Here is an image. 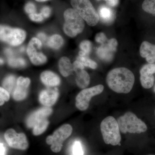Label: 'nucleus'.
I'll return each instance as SVG.
<instances>
[{"mask_svg":"<svg viewBox=\"0 0 155 155\" xmlns=\"http://www.w3.org/2000/svg\"><path fill=\"white\" fill-rule=\"evenodd\" d=\"M109 87L117 93L127 94L133 88L135 77L133 72L125 67L111 70L107 76Z\"/></svg>","mask_w":155,"mask_h":155,"instance_id":"nucleus-1","label":"nucleus"},{"mask_svg":"<svg viewBox=\"0 0 155 155\" xmlns=\"http://www.w3.org/2000/svg\"><path fill=\"white\" fill-rule=\"evenodd\" d=\"M119 129L122 133L140 134L147 131V125L135 114L127 112L117 120Z\"/></svg>","mask_w":155,"mask_h":155,"instance_id":"nucleus-2","label":"nucleus"},{"mask_svg":"<svg viewBox=\"0 0 155 155\" xmlns=\"http://www.w3.org/2000/svg\"><path fill=\"white\" fill-rule=\"evenodd\" d=\"M101 130L106 144L120 145V130L118 122L114 117L108 116L103 120L101 124Z\"/></svg>","mask_w":155,"mask_h":155,"instance_id":"nucleus-3","label":"nucleus"},{"mask_svg":"<svg viewBox=\"0 0 155 155\" xmlns=\"http://www.w3.org/2000/svg\"><path fill=\"white\" fill-rule=\"evenodd\" d=\"M73 9L88 25L94 26L99 21L100 17L89 0H71Z\"/></svg>","mask_w":155,"mask_h":155,"instance_id":"nucleus-4","label":"nucleus"},{"mask_svg":"<svg viewBox=\"0 0 155 155\" xmlns=\"http://www.w3.org/2000/svg\"><path fill=\"white\" fill-rule=\"evenodd\" d=\"M64 30L67 35L75 37L83 31L84 21L74 9H67L64 12Z\"/></svg>","mask_w":155,"mask_h":155,"instance_id":"nucleus-5","label":"nucleus"},{"mask_svg":"<svg viewBox=\"0 0 155 155\" xmlns=\"http://www.w3.org/2000/svg\"><path fill=\"white\" fill-rule=\"evenodd\" d=\"M26 36V32L21 28L0 25V41L13 46H17L23 42Z\"/></svg>","mask_w":155,"mask_h":155,"instance_id":"nucleus-6","label":"nucleus"},{"mask_svg":"<svg viewBox=\"0 0 155 155\" xmlns=\"http://www.w3.org/2000/svg\"><path fill=\"white\" fill-rule=\"evenodd\" d=\"M72 130L71 125L64 124L57 129L52 135L47 137V143L51 145V150L53 152L57 153L61 151L63 143L71 135Z\"/></svg>","mask_w":155,"mask_h":155,"instance_id":"nucleus-7","label":"nucleus"},{"mask_svg":"<svg viewBox=\"0 0 155 155\" xmlns=\"http://www.w3.org/2000/svg\"><path fill=\"white\" fill-rule=\"evenodd\" d=\"M104 90L102 84L84 89L80 91L75 98V106L81 111L86 110L88 108L92 97L101 94Z\"/></svg>","mask_w":155,"mask_h":155,"instance_id":"nucleus-8","label":"nucleus"},{"mask_svg":"<svg viewBox=\"0 0 155 155\" xmlns=\"http://www.w3.org/2000/svg\"><path fill=\"white\" fill-rule=\"evenodd\" d=\"M41 47V41L36 38H31L28 43L27 53L31 62L34 65H42L47 61V57L40 51Z\"/></svg>","mask_w":155,"mask_h":155,"instance_id":"nucleus-9","label":"nucleus"},{"mask_svg":"<svg viewBox=\"0 0 155 155\" xmlns=\"http://www.w3.org/2000/svg\"><path fill=\"white\" fill-rule=\"evenodd\" d=\"M5 138L9 146L16 149L25 150L28 147L27 137L24 133H17L13 129H9L5 134Z\"/></svg>","mask_w":155,"mask_h":155,"instance_id":"nucleus-10","label":"nucleus"},{"mask_svg":"<svg viewBox=\"0 0 155 155\" xmlns=\"http://www.w3.org/2000/svg\"><path fill=\"white\" fill-rule=\"evenodd\" d=\"M140 73L142 86L146 89L151 88L154 83L155 78L153 74L155 73V64L145 65L140 69Z\"/></svg>","mask_w":155,"mask_h":155,"instance_id":"nucleus-11","label":"nucleus"},{"mask_svg":"<svg viewBox=\"0 0 155 155\" xmlns=\"http://www.w3.org/2000/svg\"><path fill=\"white\" fill-rule=\"evenodd\" d=\"M30 80L28 78L20 76L18 78L16 85L13 92V98L16 101H21L25 99L28 94V87Z\"/></svg>","mask_w":155,"mask_h":155,"instance_id":"nucleus-12","label":"nucleus"},{"mask_svg":"<svg viewBox=\"0 0 155 155\" xmlns=\"http://www.w3.org/2000/svg\"><path fill=\"white\" fill-rule=\"evenodd\" d=\"M59 94V91L57 87H49L42 91L40 94L39 100L42 105L50 107L55 104Z\"/></svg>","mask_w":155,"mask_h":155,"instance_id":"nucleus-13","label":"nucleus"},{"mask_svg":"<svg viewBox=\"0 0 155 155\" xmlns=\"http://www.w3.org/2000/svg\"><path fill=\"white\" fill-rule=\"evenodd\" d=\"M52 113V109L50 107H45L35 111L28 116L26 125L28 127L33 128L35 124L45 119H47Z\"/></svg>","mask_w":155,"mask_h":155,"instance_id":"nucleus-14","label":"nucleus"},{"mask_svg":"<svg viewBox=\"0 0 155 155\" xmlns=\"http://www.w3.org/2000/svg\"><path fill=\"white\" fill-rule=\"evenodd\" d=\"M140 56L145 58L149 64H153L155 62V45L149 42L144 41L142 43L140 49Z\"/></svg>","mask_w":155,"mask_h":155,"instance_id":"nucleus-15","label":"nucleus"},{"mask_svg":"<svg viewBox=\"0 0 155 155\" xmlns=\"http://www.w3.org/2000/svg\"><path fill=\"white\" fill-rule=\"evenodd\" d=\"M40 78L42 82L48 87H55L60 85L61 82L59 76L51 71L42 72Z\"/></svg>","mask_w":155,"mask_h":155,"instance_id":"nucleus-16","label":"nucleus"},{"mask_svg":"<svg viewBox=\"0 0 155 155\" xmlns=\"http://www.w3.org/2000/svg\"><path fill=\"white\" fill-rule=\"evenodd\" d=\"M116 50L111 47L107 42L98 48L97 54L100 59L103 61H110L114 57V53Z\"/></svg>","mask_w":155,"mask_h":155,"instance_id":"nucleus-17","label":"nucleus"},{"mask_svg":"<svg viewBox=\"0 0 155 155\" xmlns=\"http://www.w3.org/2000/svg\"><path fill=\"white\" fill-rule=\"evenodd\" d=\"M59 69L61 75L68 77L73 70V66L70 60L67 57H62L59 62Z\"/></svg>","mask_w":155,"mask_h":155,"instance_id":"nucleus-18","label":"nucleus"},{"mask_svg":"<svg viewBox=\"0 0 155 155\" xmlns=\"http://www.w3.org/2000/svg\"><path fill=\"white\" fill-rule=\"evenodd\" d=\"M98 11L101 21L104 23L110 24L114 21V12L110 8L105 6H101Z\"/></svg>","mask_w":155,"mask_h":155,"instance_id":"nucleus-19","label":"nucleus"},{"mask_svg":"<svg viewBox=\"0 0 155 155\" xmlns=\"http://www.w3.org/2000/svg\"><path fill=\"white\" fill-rule=\"evenodd\" d=\"M76 73L75 81L78 86L81 89L85 88L88 86L90 82V77L88 73L84 69H82Z\"/></svg>","mask_w":155,"mask_h":155,"instance_id":"nucleus-20","label":"nucleus"},{"mask_svg":"<svg viewBox=\"0 0 155 155\" xmlns=\"http://www.w3.org/2000/svg\"><path fill=\"white\" fill-rule=\"evenodd\" d=\"M64 39L60 35L55 34L50 37L47 41V45L54 49L58 50L63 46Z\"/></svg>","mask_w":155,"mask_h":155,"instance_id":"nucleus-21","label":"nucleus"},{"mask_svg":"<svg viewBox=\"0 0 155 155\" xmlns=\"http://www.w3.org/2000/svg\"><path fill=\"white\" fill-rule=\"evenodd\" d=\"M16 79L13 75H9L3 81V88L5 89L9 93H12L14 91L16 85Z\"/></svg>","mask_w":155,"mask_h":155,"instance_id":"nucleus-22","label":"nucleus"},{"mask_svg":"<svg viewBox=\"0 0 155 155\" xmlns=\"http://www.w3.org/2000/svg\"><path fill=\"white\" fill-rule=\"evenodd\" d=\"M49 125V121L48 118L45 119L37 122L33 127L34 135H41L45 131Z\"/></svg>","mask_w":155,"mask_h":155,"instance_id":"nucleus-23","label":"nucleus"},{"mask_svg":"<svg viewBox=\"0 0 155 155\" xmlns=\"http://www.w3.org/2000/svg\"><path fill=\"white\" fill-rule=\"evenodd\" d=\"M81 51L79 52L80 57H87L91 49V44L87 40L83 41L80 44Z\"/></svg>","mask_w":155,"mask_h":155,"instance_id":"nucleus-24","label":"nucleus"},{"mask_svg":"<svg viewBox=\"0 0 155 155\" xmlns=\"http://www.w3.org/2000/svg\"><path fill=\"white\" fill-rule=\"evenodd\" d=\"M9 65L14 68H22L25 67L26 62L24 59L20 58H11L8 60Z\"/></svg>","mask_w":155,"mask_h":155,"instance_id":"nucleus-25","label":"nucleus"},{"mask_svg":"<svg viewBox=\"0 0 155 155\" xmlns=\"http://www.w3.org/2000/svg\"><path fill=\"white\" fill-rule=\"evenodd\" d=\"M142 8L147 13L155 14V0H145Z\"/></svg>","mask_w":155,"mask_h":155,"instance_id":"nucleus-26","label":"nucleus"},{"mask_svg":"<svg viewBox=\"0 0 155 155\" xmlns=\"http://www.w3.org/2000/svg\"><path fill=\"white\" fill-rule=\"evenodd\" d=\"M77 60L83 64L84 67H89L94 69H96L97 67V63L87 57L78 56L77 58Z\"/></svg>","mask_w":155,"mask_h":155,"instance_id":"nucleus-27","label":"nucleus"},{"mask_svg":"<svg viewBox=\"0 0 155 155\" xmlns=\"http://www.w3.org/2000/svg\"><path fill=\"white\" fill-rule=\"evenodd\" d=\"M10 94L5 89L0 87V106L3 105L5 102L10 99Z\"/></svg>","mask_w":155,"mask_h":155,"instance_id":"nucleus-28","label":"nucleus"},{"mask_svg":"<svg viewBox=\"0 0 155 155\" xmlns=\"http://www.w3.org/2000/svg\"><path fill=\"white\" fill-rule=\"evenodd\" d=\"M83 149L80 142H75L72 147V155H83Z\"/></svg>","mask_w":155,"mask_h":155,"instance_id":"nucleus-29","label":"nucleus"},{"mask_svg":"<svg viewBox=\"0 0 155 155\" xmlns=\"http://www.w3.org/2000/svg\"><path fill=\"white\" fill-rule=\"evenodd\" d=\"M25 11L28 14L36 13V7L32 2H28L25 6Z\"/></svg>","mask_w":155,"mask_h":155,"instance_id":"nucleus-30","label":"nucleus"},{"mask_svg":"<svg viewBox=\"0 0 155 155\" xmlns=\"http://www.w3.org/2000/svg\"><path fill=\"white\" fill-rule=\"evenodd\" d=\"M29 17L31 20L35 22H41L43 21L44 18L42 16L41 14L34 13L29 14Z\"/></svg>","mask_w":155,"mask_h":155,"instance_id":"nucleus-31","label":"nucleus"},{"mask_svg":"<svg viewBox=\"0 0 155 155\" xmlns=\"http://www.w3.org/2000/svg\"><path fill=\"white\" fill-rule=\"evenodd\" d=\"M95 40L97 42L99 43L102 45L104 44L106 41H107V37L105 34L103 32H100L97 34L95 37Z\"/></svg>","mask_w":155,"mask_h":155,"instance_id":"nucleus-32","label":"nucleus"},{"mask_svg":"<svg viewBox=\"0 0 155 155\" xmlns=\"http://www.w3.org/2000/svg\"><path fill=\"white\" fill-rule=\"evenodd\" d=\"M72 66H73V70L75 71V72H78L80 70H82V69H84V67L83 64L77 60L74 62Z\"/></svg>","mask_w":155,"mask_h":155,"instance_id":"nucleus-33","label":"nucleus"},{"mask_svg":"<svg viewBox=\"0 0 155 155\" xmlns=\"http://www.w3.org/2000/svg\"><path fill=\"white\" fill-rule=\"evenodd\" d=\"M51 11L49 7L45 6L41 9V14L45 19V18H48V17H49L51 15Z\"/></svg>","mask_w":155,"mask_h":155,"instance_id":"nucleus-34","label":"nucleus"},{"mask_svg":"<svg viewBox=\"0 0 155 155\" xmlns=\"http://www.w3.org/2000/svg\"><path fill=\"white\" fill-rule=\"evenodd\" d=\"M100 1V0H97ZM108 5L111 7H115L118 5L119 2V0H105Z\"/></svg>","mask_w":155,"mask_h":155,"instance_id":"nucleus-35","label":"nucleus"},{"mask_svg":"<svg viewBox=\"0 0 155 155\" xmlns=\"http://www.w3.org/2000/svg\"><path fill=\"white\" fill-rule=\"evenodd\" d=\"M38 38L41 41H45L46 39V35L45 34L42 33V32H40L38 33Z\"/></svg>","mask_w":155,"mask_h":155,"instance_id":"nucleus-36","label":"nucleus"},{"mask_svg":"<svg viewBox=\"0 0 155 155\" xmlns=\"http://www.w3.org/2000/svg\"><path fill=\"white\" fill-rule=\"evenodd\" d=\"M6 153V148L3 143H0V155H5Z\"/></svg>","mask_w":155,"mask_h":155,"instance_id":"nucleus-37","label":"nucleus"},{"mask_svg":"<svg viewBox=\"0 0 155 155\" xmlns=\"http://www.w3.org/2000/svg\"><path fill=\"white\" fill-rule=\"evenodd\" d=\"M5 53L7 54H8V55H11L12 54V51L10 49H6L5 51Z\"/></svg>","mask_w":155,"mask_h":155,"instance_id":"nucleus-38","label":"nucleus"},{"mask_svg":"<svg viewBox=\"0 0 155 155\" xmlns=\"http://www.w3.org/2000/svg\"><path fill=\"white\" fill-rule=\"evenodd\" d=\"M36 2H45L47 1H50V0H35Z\"/></svg>","mask_w":155,"mask_h":155,"instance_id":"nucleus-39","label":"nucleus"},{"mask_svg":"<svg viewBox=\"0 0 155 155\" xmlns=\"http://www.w3.org/2000/svg\"><path fill=\"white\" fill-rule=\"evenodd\" d=\"M3 64H4V61H3V59L0 58V65H2Z\"/></svg>","mask_w":155,"mask_h":155,"instance_id":"nucleus-40","label":"nucleus"},{"mask_svg":"<svg viewBox=\"0 0 155 155\" xmlns=\"http://www.w3.org/2000/svg\"><path fill=\"white\" fill-rule=\"evenodd\" d=\"M24 51V48L22 47L21 48V51Z\"/></svg>","mask_w":155,"mask_h":155,"instance_id":"nucleus-41","label":"nucleus"},{"mask_svg":"<svg viewBox=\"0 0 155 155\" xmlns=\"http://www.w3.org/2000/svg\"><path fill=\"white\" fill-rule=\"evenodd\" d=\"M154 92H155V87H154Z\"/></svg>","mask_w":155,"mask_h":155,"instance_id":"nucleus-42","label":"nucleus"},{"mask_svg":"<svg viewBox=\"0 0 155 155\" xmlns=\"http://www.w3.org/2000/svg\"></svg>","mask_w":155,"mask_h":155,"instance_id":"nucleus-43","label":"nucleus"},{"mask_svg":"<svg viewBox=\"0 0 155 155\" xmlns=\"http://www.w3.org/2000/svg\"></svg>","mask_w":155,"mask_h":155,"instance_id":"nucleus-44","label":"nucleus"}]
</instances>
